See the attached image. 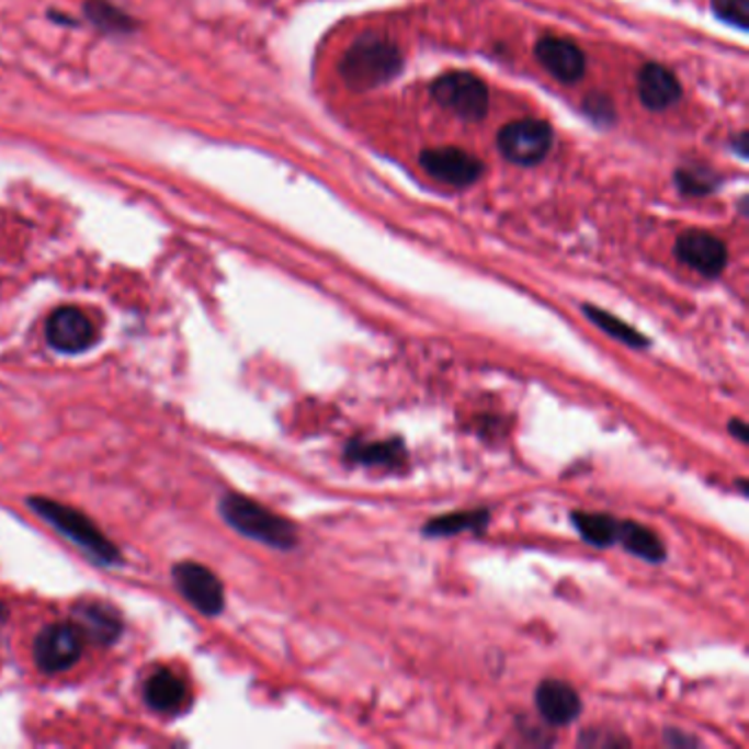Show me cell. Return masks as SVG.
<instances>
[{
    "mask_svg": "<svg viewBox=\"0 0 749 749\" xmlns=\"http://www.w3.org/2000/svg\"><path fill=\"white\" fill-rule=\"evenodd\" d=\"M534 56L538 60V65L558 82L565 84H574L585 76L587 69V60L585 54L569 41L565 38H554V36H545L536 43L534 47Z\"/></svg>",
    "mask_w": 749,
    "mask_h": 749,
    "instance_id": "5bb4252c",
    "label": "cell"
},
{
    "mask_svg": "<svg viewBox=\"0 0 749 749\" xmlns=\"http://www.w3.org/2000/svg\"><path fill=\"white\" fill-rule=\"evenodd\" d=\"M420 163L435 181L451 188H466L481 179L484 163L459 148H431L420 155Z\"/></svg>",
    "mask_w": 749,
    "mask_h": 749,
    "instance_id": "9c48e42d",
    "label": "cell"
},
{
    "mask_svg": "<svg viewBox=\"0 0 749 749\" xmlns=\"http://www.w3.org/2000/svg\"><path fill=\"white\" fill-rule=\"evenodd\" d=\"M727 431H729V435H731L734 440H738L740 444H747V440H749V429H747V422H745V420L731 418V420L727 422Z\"/></svg>",
    "mask_w": 749,
    "mask_h": 749,
    "instance_id": "484cf974",
    "label": "cell"
},
{
    "mask_svg": "<svg viewBox=\"0 0 749 749\" xmlns=\"http://www.w3.org/2000/svg\"><path fill=\"white\" fill-rule=\"evenodd\" d=\"M538 716L554 727L571 725L582 712V699L574 685L560 679H543L534 690Z\"/></svg>",
    "mask_w": 749,
    "mask_h": 749,
    "instance_id": "8fae6325",
    "label": "cell"
},
{
    "mask_svg": "<svg viewBox=\"0 0 749 749\" xmlns=\"http://www.w3.org/2000/svg\"><path fill=\"white\" fill-rule=\"evenodd\" d=\"M172 578L179 593L201 613L220 615L227 598L223 580L205 565L196 560H181L172 567Z\"/></svg>",
    "mask_w": 749,
    "mask_h": 749,
    "instance_id": "52a82bcc",
    "label": "cell"
},
{
    "mask_svg": "<svg viewBox=\"0 0 749 749\" xmlns=\"http://www.w3.org/2000/svg\"><path fill=\"white\" fill-rule=\"evenodd\" d=\"M144 699L148 707L159 714H179L190 701V688L174 670L159 668L148 677Z\"/></svg>",
    "mask_w": 749,
    "mask_h": 749,
    "instance_id": "9a60e30c",
    "label": "cell"
},
{
    "mask_svg": "<svg viewBox=\"0 0 749 749\" xmlns=\"http://www.w3.org/2000/svg\"><path fill=\"white\" fill-rule=\"evenodd\" d=\"M73 624L87 642L98 646H113L124 635L122 613L100 600H87L73 606Z\"/></svg>",
    "mask_w": 749,
    "mask_h": 749,
    "instance_id": "4fadbf2b",
    "label": "cell"
},
{
    "mask_svg": "<svg viewBox=\"0 0 749 749\" xmlns=\"http://www.w3.org/2000/svg\"><path fill=\"white\" fill-rule=\"evenodd\" d=\"M714 14L738 30H747L749 25V0H712Z\"/></svg>",
    "mask_w": 749,
    "mask_h": 749,
    "instance_id": "603a6c76",
    "label": "cell"
},
{
    "mask_svg": "<svg viewBox=\"0 0 749 749\" xmlns=\"http://www.w3.org/2000/svg\"><path fill=\"white\" fill-rule=\"evenodd\" d=\"M84 14L104 34H130L137 30L135 19L111 5L109 0H87Z\"/></svg>",
    "mask_w": 749,
    "mask_h": 749,
    "instance_id": "44dd1931",
    "label": "cell"
},
{
    "mask_svg": "<svg viewBox=\"0 0 749 749\" xmlns=\"http://www.w3.org/2000/svg\"><path fill=\"white\" fill-rule=\"evenodd\" d=\"M27 508L63 536H67L71 543H76L80 549H84L87 556L95 563L111 567L124 560L120 547L84 512L47 497H30Z\"/></svg>",
    "mask_w": 749,
    "mask_h": 749,
    "instance_id": "7a4b0ae2",
    "label": "cell"
},
{
    "mask_svg": "<svg viewBox=\"0 0 749 749\" xmlns=\"http://www.w3.org/2000/svg\"><path fill=\"white\" fill-rule=\"evenodd\" d=\"M674 256L681 264L703 277H718L727 266L725 245L707 231L690 229L681 234L674 242Z\"/></svg>",
    "mask_w": 749,
    "mask_h": 749,
    "instance_id": "30bf717a",
    "label": "cell"
},
{
    "mask_svg": "<svg viewBox=\"0 0 749 749\" xmlns=\"http://www.w3.org/2000/svg\"><path fill=\"white\" fill-rule=\"evenodd\" d=\"M582 315L604 334H609L611 339H615L617 343L633 348V350H646L650 345V339L644 337L642 332H637L633 326H628L626 321H622L620 317L611 315L609 310H602L598 306L585 304L582 306Z\"/></svg>",
    "mask_w": 749,
    "mask_h": 749,
    "instance_id": "ffe728a7",
    "label": "cell"
},
{
    "mask_svg": "<svg viewBox=\"0 0 749 749\" xmlns=\"http://www.w3.org/2000/svg\"><path fill=\"white\" fill-rule=\"evenodd\" d=\"M490 523V510L488 508H475V510H457L449 512L435 519H429L422 525V534L429 538H446L457 536L464 532L479 534Z\"/></svg>",
    "mask_w": 749,
    "mask_h": 749,
    "instance_id": "e0dca14e",
    "label": "cell"
},
{
    "mask_svg": "<svg viewBox=\"0 0 749 749\" xmlns=\"http://www.w3.org/2000/svg\"><path fill=\"white\" fill-rule=\"evenodd\" d=\"M433 100L466 122H479L488 113L486 84L466 71H453L440 76L431 84Z\"/></svg>",
    "mask_w": 749,
    "mask_h": 749,
    "instance_id": "277c9868",
    "label": "cell"
},
{
    "mask_svg": "<svg viewBox=\"0 0 749 749\" xmlns=\"http://www.w3.org/2000/svg\"><path fill=\"white\" fill-rule=\"evenodd\" d=\"M343 459L352 466L365 468H383V470H402L407 468L409 453L402 438L387 440H363L354 438L343 449Z\"/></svg>",
    "mask_w": 749,
    "mask_h": 749,
    "instance_id": "7c38bea8",
    "label": "cell"
},
{
    "mask_svg": "<svg viewBox=\"0 0 749 749\" xmlns=\"http://www.w3.org/2000/svg\"><path fill=\"white\" fill-rule=\"evenodd\" d=\"M637 93L648 111H666L681 98V87L666 67L650 63L637 76Z\"/></svg>",
    "mask_w": 749,
    "mask_h": 749,
    "instance_id": "2e32d148",
    "label": "cell"
},
{
    "mask_svg": "<svg viewBox=\"0 0 749 749\" xmlns=\"http://www.w3.org/2000/svg\"><path fill=\"white\" fill-rule=\"evenodd\" d=\"M716 177L707 170H701V168H692V170H681L677 172V188L683 192V194H690V196H703V194H710L714 188H716Z\"/></svg>",
    "mask_w": 749,
    "mask_h": 749,
    "instance_id": "7402d4cb",
    "label": "cell"
},
{
    "mask_svg": "<svg viewBox=\"0 0 749 749\" xmlns=\"http://www.w3.org/2000/svg\"><path fill=\"white\" fill-rule=\"evenodd\" d=\"M499 152L517 166L541 163L554 144V133L545 122L521 120L503 126L497 137Z\"/></svg>",
    "mask_w": 749,
    "mask_h": 749,
    "instance_id": "8992f818",
    "label": "cell"
},
{
    "mask_svg": "<svg viewBox=\"0 0 749 749\" xmlns=\"http://www.w3.org/2000/svg\"><path fill=\"white\" fill-rule=\"evenodd\" d=\"M84 635L71 622L47 624L34 642V661L45 674H56L73 668L84 655Z\"/></svg>",
    "mask_w": 749,
    "mask_h": 749,
    "instance_id": "5b68a950",
    "label": "cell"
},
{
    "mask_svg": "<svg viewBox=\"0 0 749 749\" xmlns=\"http://www.w3.org/2000/svg\"><path fill=\"white\" fill-rule=\"evenodd\" d=\"M218 512L229 527L251 541L264 543L280 552H291L299 545V530L295 523L245 495H223Z\"/></svg>",
    "mask_w": 749,
    "mask_h": 749,
    "instance_id": "6da1fadb",
    "label": "cell"
},
{
    "mask_svg": "<svg viewBox=\"0 0 749 749\" xmlns=\"http://www.w3.org/2000/svg\"><path fill=\"white\" fill-rule=\"evenodd\" d=\"M569 519H571V525L576 527V532L582 536L585 543H589L593 547L617 545L622 521L615 519L613 514L576 510L569 514Z\"/></svg>",
    "mask_w": 749,
    "mask_h": 749,
    "instance_id": "d6986e66",
    "label": "cell"
},
{
    "mask_svg": "<svg viewBox=\"0 0 749 749\" xmlns=\"http://www.w3.org/2000/svg\"><path fill=\"white\" fill-rule=\"evenodd\" d=\"M49 348L60 354H82L98 341V330L89 315L76 306H63L54 310L45 326Z\"/></svg>",
    "mask_w": 749,
    "mask_h": 749,
    "instance_id": "ba28073f",
    "label": "cell"
},
{
    "mask_svg": "<svg viewBox=\"0 0 749 749\" xmlns=\"http://www.w3.org/2000/svg\"><path fill=\"white\" fill-rule=\"evenodd\" d=\"M663 740H666V745H672V747H683V745L694 747V745H699V738L688 736L685 731H679V729H668Z\"/></svg>",
    "mask_w": 749,
    "mask_h": 749,
    "instance_id": "d4e9b609",
    "label": "cell"
},
{
    "mask_svg": "<svg viewBox=\"0 0 749 749\" xmlns=\"http://www.w3.org/2000/svg\"><path fill=\"white\" fill-rule=\"evenodd\" d=\"M578 745H582V747H624V745H631V740L617 731L585 729L578 738Z\"/></svg>",
    "mask_w": 749,
    "mask_h": 749,
    "instance_id": "cb8c5ba5",
    "label": "cell"
},
{
    "mask_svg": "<svg viewBox=\"0 0 749 749\" xmlns=\"http://www.w3.org/2000/svg\"><path fill=\"white\" fill-rule=\"evenodd\" d=\"M402 71V54L383 36L359 38L341 58V80L354 91H372L391 82Z\"/></svg>",
    "mask_w": 749,
    "mask_h": 749,
    "instance_id": "3957f363",
    "label": "cell"
},
{
    "mask_svg": "<svg viewBox=\"0 0 749 749\" xmlns=\"http://www.w3.org/2000/svg\"><path fill=\"white\" fill-rule=\"evenodd\" d=\"M8 620H10V606L3 600H0V628L5 626Z\"/></svg>",
    "mask_w": 749,
    "mask_h": 749,
    "instance_id": "4316f807",
    "label": "cell"
},
{
    "mask_svg": "<svg viewBox=\"0 0 749 749\" xmlns=\"http://www.w3.org/2000/svg\"><path fill=\"white\" fill-rule=\"evenodd\" d=\"M617 543L628 552L633 554L635 558H642L650 565H659L666 560V545L663 541L646 525L637 523V521H622L620 525V538Z\"/></svg>",
    "mask_w": 749,
    "mask_h": 749,
    "instance_id": "ac0fdd59",
    "label": "cell"
}]
</instances>
